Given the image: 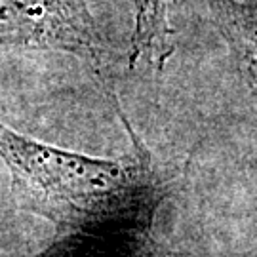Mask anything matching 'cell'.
<instances>
[{"instance_id":"obj_3","label":"cell","mask_w":257,"mask_h":257,"mask_svg":"<svg viewBox=\"0 0 257 257\" xmlns=\"http://www.w3.org/2000/svg\"><path fill=\"white\" fill-rule=\"evenodd\" d=\"M156 215V210L132 211L61 232L31 257H158Z\"/></svg>"},{"instance_id":"obj_2","label":"cell","mask_w":257,"mask_h":257,"mask_svg":"<svg viewBox=\"0 0 257 257\" xmlns=\"http://www.w3.org/2000/svg\"><path fill=\"white\" fill-rule=\"evenodd\" d=\"M0 50L67 54L95 67L110 54L88 0H0Z\"/></svg>"},{"instance_id":"obj_1","label":"cell","mask_w":257,"mask_h":257,"mask_svg":"<svg viewBox=\"0 0 257 257\" xmlns=\"http://www.w3.org/2000/svg\"><path fill=\"white\" fill-rule=\"evenodd\" d=\"M114 109L130 138V153L118 160L55 147L0 122V160L19 210L46 219L61 234L132 211L162 208L170 175L156 164L118 99Z\"/></svg>"},{"instance_id":"obj_4","label":"cell","mask_w":257,"mask_h":257,"mask_svg":"<svg viewBox=\"0 0 257 257\" xmlns=\"http://www.w3.org/2000/svg\"><path fill=\"white\" fill-rule=\"evenodd\" d=\"M234 63L257 95V6L240 0H204Z\"/></svg>"},{"instance_id":"obj_5","label":"cell","mask_w":257,"mask_h":257,"mask_svg":"<svg viewBox=\"0 0 257 257\" xmlns=\"http://www.w3.org/2000/svg\"><path fill=\"white\" fill-rule=\"evenodd\" d=\"M174 54V29L168 0H134V33L130 40V67L145 59L162 69Z\"/></svg>"}]
</instances>
